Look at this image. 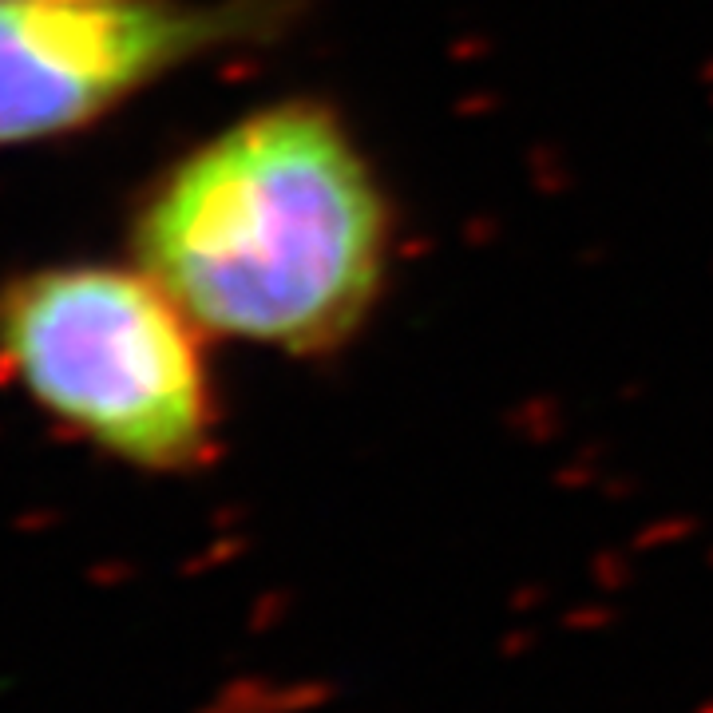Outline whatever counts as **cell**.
Returning a JSON list of instances; mask_svg holds the SVG:
<instances>
[{
    "instance_id": "1",
    "label": "cell",
    "mask_w": 713,
    "mask_h": 713,
    "mask_svg": "<svg viewBox=\"0 0 713 713\" xmlns=\"http://www.w3.org/2000/svg\"><path fill=\"white\" fill-rule=\"evenodd\" d=\"M131 250L203 333L309 357L381 298L393 218L345 123L290 100L187 151L147 191Z\"/></svg>"
},
{
    "instance_id": "3",
    "label": "cell",
    "mask_w": 713,
    "mask_h": 713,
    "mask_svg": "<svg viewBox=\"0 0 713 713\" xmlns=\"http://www.w3.org/2000/svg\"><path fill=\"white\" fill-rule=\"evenodd\" d=\"M266 16L242 0H0V147L76 135Z\"/></svg>"
},
{
    "instance_id": "2",
    "label": "cell",
    "mask_w": 713,
    "mask_h": 713,
    "mask_svg": "<svg viewBox=\"0 0 713 713\" xmlns=\"http://www.w3.org/2000/svg\"><path fill=\"white\" fill-rule=\"evenodd\" d=\"M199 325L147 270L40 266L0 286V369L119 464L195 472L218 444Z\"/></svg>"
}]
</instances>
